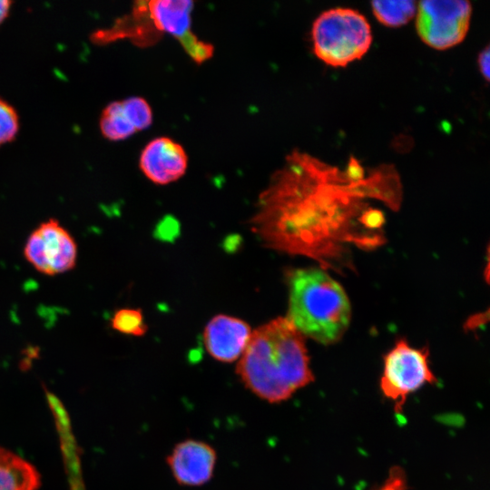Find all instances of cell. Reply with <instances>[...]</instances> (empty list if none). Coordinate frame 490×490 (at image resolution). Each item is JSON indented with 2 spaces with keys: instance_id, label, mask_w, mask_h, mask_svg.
<instances>
[{
  "instance_id": "1",
  "label": "cell",
  "mask_w": 490,
  "mask_h": 490,
  "mask_svg": "<svg viewBox=\"0 0 490 490\" xmlns=\"http://www.w3.org/2000/svg\"><path fill=\"white\" fill-rule=\"evenodd\" d=\"M360 194L348 172L294 151L259 196L251 229L268 247L303 252L323 211L349 206Z\"/></svg>"
},
{
  "instance_id": "2",
  "label": "cell",
  "mask_w": 490,
  "mask_h": 490,
  "mask_svg": "<svg viewBox=\"0 0 490 490\" xmlns=\"http://www.w3.org/2000/svg\"><path fill=\"white\" fill-rule=\"evenodd\" d=\"M236 372L251 393L271 404L289 399L314 380L305 337L282 317L251 331Z\"/></svg>"
},
{
  "instance_id": "3",
  "label": "cell",
  "mask_w": 490,
  "mask_h": 490,
  "mask_svg": "<svg viewBox=\"0 0 490 490\" xmlns=\"http://www.w3.org/2000/svg\"><path fill=\"white\" fill-rule=\"evenodd\" d=\"M350 314L344 289L323 270L301 269L289 275L286 318L304 337L334 343L348 327Z\"/></svg>"
},
{
  "instance_id": "4",
  "label": "cell",
  "mask_w": 490,
  "mask_h": 490,
  "mask_svg": "<svg viewBox=\"0 0 490 490\" xmlns=\"http://www.w3.org/2000/svg\"><path fill=\"white\" fill-rule=\"evenodd\" d=\"M311 37L316 56L332 67H345L360 59L372 43L367 18L343 7L321 13L313 23Z\"/></svg>"
},
{
  "instance_id": "5",
  "label": "cell",
  "mask_w": 490,
  "mask_h": 490,
  "mask_svg": "<svg viewBox=\"0 0 490 490\" xmlns=\"http://www.w3.org/2000/svg\"><path fill=\"white\" fill-rule=\"evenodd\" d=\"M436 382V377L428 366L426 348H415L405 340H399L384 358L380 390L394 403L397 415L402 414L408 395L425 384Z\"/></svg>"
},
{
  "instance_id": "6",
  "label": "cell",
  "mask_w": 490,
  "mask_h": 490,
  "mask_svg": "<svg viewBox=\"0 0 490 490\" xmlns=\"http://www.w3.org/2000/svg\"><path fill=\"white\" fill-rule=\"evenodd\" d=\"M416 5V29L426 45L446 50L466 38L472 15L469 1L424 0Z\"/></svg>"
},
{
  "instance_id": "7",
  "label": "cell",
  "mask_w": 490,
  "mask_h": 490,
  "mask_svg": "<svg viewBox=\"0 0 490 490\" xmlns=\"http://www.w3.org/2000/svg\"><path fill=\"white\" fill-rule=\"evenodd\" d=\"M24 254L36 270L53 276L74 268L77 246L70 232L56 220L50 219L29 235Z\"/></svg>"
},
{
  "instance_id": "8",
  "label": "cell",
  "mask_w": 490,
  "mask_h": 490,
  "mask_svg": "<svg viewBox=\"0 0 490 490\" xmlns=\"http://www.w3.org/2000/svg\"><path fill=\"white\" fill-rule=\"evenodd\" d=\"M216 463L215 449L197 439L179 442L167 456L172 477L183 486H201L208 483L213 476Z\"/></svg>"
},
{
  "instance_id": "9",
  "label": "cell",
  "mask_w": 490,
  "mask_h": 490,
  "mask_svg": "<svg viewBox=\"0 0 490 490\" xmlns=\"http://www.w3.org/2000/svg\"><path fill=\"white\" fill-rule=\"evenodd\" d=\"M139 165L151 181L164 185L184 175L188 167V156L177 142L169 137H157L142 149Z\"/></svg>"
},
{
  "instance_id": "10",
  "label": "cell",
  "mask_w": 490,
  "mask_h": 490,
  "mask_svg": "<svg viewBox=\"0 0 490 490\" xmlns=\"http://www.w3.org/2000/svg\"><path fill=\"white\" fill-rule=\"evenodd\" d=\"M251 335L245 321L223 314L213 317L203 333L205 348L216 360L231 363L241 357Z\"/></svg>"
},
{
  "instance_id": "11",
  "label": "cell",
  "mask_w": 490,
  "mask_h": 490,
  "mask_svg": "<svg viewBox=\"0 0 490 490\" xmlns=\"http://www.w3.org/2000/svg\"><path fill=\"white\" fill-rule=\"evenodd\" d=\"M148 16L155 30L177 39L191 32L193 2L188 0L145 1Z\"/></svg>"
},
{
  "instance_id": "12",
  "label": "cell",
  "mask_w": 490,
  "mask_h": 490,
  "mask_svg": "<svg viewBox=\"0 0 490 490\" xmlns=\"http://www.w3.org/2000/svg\"><path fill=\"white\" fill-rule=\"evenodd\" d=\"M39 485L40 475L34 466L0 448V490H36Z\"/></svg>"
},
{
  "instance_id": "13",
  "label": "cell",
  "mask_w": 490,
  "mask_h": 490,
  "mask_svg": "<svg viewBox=\"0 0 490 490\" xmlns=\"http://www.w3.org/2000/svg\"><path fill=\"white\" fill-rule=\"evenodd\" d=\"M100 130L111 141H121L136 132L122 106V101L110 103L100 118Z\"/></svg>"
},
{
  "instance_id": "14",
  "label": "cell",
  "mask_w": 490,
  "mask_h": 490,
  "mask_svg": "<svg viewBox=\"0 0 490 490\" xmlns=\"http://www.w3.org/2000/svg\"><path fill=\"white\" fill-rule=\"evenodd\" d=\"M371 8L376 18L388 27H398L413 18L416 2L407 1H373Z\"/></svg>"
},
{
  "instance_id": "15",
  "label": "cell",
  "mask_w": 490,
  "mask_h": 490,
  "mask_svg": "<svg viewBox=\"0 0 490 490\" xmlns=\"http://www.w3.org/2000/svg\"><path fill=\"white\" fill-rule=\"evenodd\" d=\"M113 329L127 335L142 336L147 330L142 313L140 309H122L112 318Z\"/></svg>"
},
{
  "instance_id": "16",
  "label": "cell",
  "mask_w": 490,
  "mask_h": 490,
  "mask_svg": "<svg viewBox=\"0 0 490 490\" xmlns=\"http://www.w3.org/2000/svg\"><path fill=\"white\" fill-rule=\"evenodd\" d=\"M123 109L136 132L147 129L152 122V112L148 102L140 96L122 101Z\"/></svg>"
},
{
  "instance_id": "17",
  "label": "cell",
  "mask_w": 490,
  "mask_h": 490,
  "mask_svg": "<svg viewBox=\"0 0 490 490\" xmlns=\"http://www.w3.org/2000/svg\"><path fill=\"white\" fill-rule=\"evenodd\" d=\"M19 130L18 114L7 102L0 99V146L13 141Z\"/></svg>"
},
{
  "instance_id": "18",
  "label": "cell",
  "mask_w": 490,
  "mask_h": 490,
  "mask_svg": "<svg viewBox=\"0 0 490 490\" xmlns=\"http://www.w3.org/2000/svg\"><path fill=\"white\" fill-rule=\"evenodd\" d=\"M185 52L196 62L202 63L211 58L213 54V46L200 39L191 32H189L178 39Z\"/></svg>"
},
{
  "instance_id": "19",
  "label": "cell",
  "mask_w": 490,
  "mask_h": 490,
  "mask_svg": "<svg viewBox=\"0 0 490 490\" xmlns=\"http://www.w3.org/2000/svg\"><path fill=\"white\" fill-rule=\"evenodd\" d=\"M408 488L406 472L401 466H394L390 468L385 482L371 490H407Z\"/></svg>"
},
{
  "instance_id": "20",
  "label": "cell",
  "mask_w": 490,
  "mask_h": 490,
  "mask_svg": "<svg viewBox=\"0 0 490 490\" xmlns=\"http://www.w3.org/2000/svg\"><path fill=\"white\" fill-rule=\"evenodd\" d=\"M477 64L480 73L486 82L489 81L490 73V48L486 45L478 54Z\"/></svg>"
},
{
  "instance_id": "21",
  "label": "cell",
  "mask_w": 490,
  "mask_h": 490,
  "mask_svg": "<svg viewBox=\"0 0 490 490\" xmlns=\"http://www.w3.org/2000/svg\"><path fill=\"white\" fill-rule=\"evenodd\" d=\"M11 5H12L11 1L0 0V24L8 15Z\"/></svg>"
}]
</instances>
